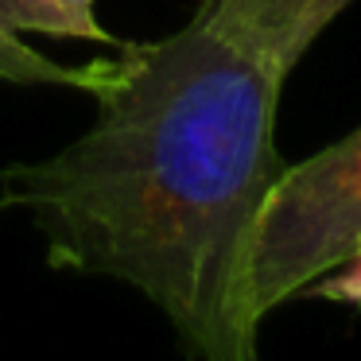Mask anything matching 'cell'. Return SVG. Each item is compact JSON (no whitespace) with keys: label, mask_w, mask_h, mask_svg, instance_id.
I'll use <instances>...</instances> for the list:
<instances>
[{"label":"cell","mask_w":361,"mask_h":361,"mask_svg":"<svg viewBox=\"0 0 361 361\" xmlns=\"http://www.w3.org/2000/svg\"><path fill=\"white\" fill-rule=\"evenodd\" d=\"M280 82L195 16L128 43L74 144L0 171V210L47 241L51 268L109 276L164 311L187 353L260 361L249 295L257 218L283 171Z\"/></svg>","instance_id":"1"},{"label":"cell","mask_w":361,"mask_h":361,"mask_svg":"<svg viewBox=\"0 0 361 361\" xmlns=\"http://www.w3.org/2000/svg\"><path fill=\"white\" fill-rule=\"evenodd\" d=\"M361 237V128L276 175L257 218L249 260L252 314L342 264Z\"/></svg>","instance_id":"2"},{"label":"cell","mask_w":361,"mask_h":361,"mask_svg":"<svg viewBox=\"0 0 361 361\" xmlns=\"http://www.w3.org/2000/svg\"><path fill=\"white\" fill-rule=\"evenodd\" d=\"M350 4L353 0H206L198 16L283 86L311 43Z\"/></svg>","instance_id":"3"},{"label":"cell","mask_w":361,"mask_h":361,"mask_svg":"<svg viewBox=\"0 0 361 361\" xmlns=\"http://www.w3.org/2000/svg\"><path fill=\"white\" fill-rule=\"evenodd\" d=\"M0 27L12 35L43 32L59 39H86L105 47H128L97 20V0H0Z\"/></svg>","instance_id":"4"},{"label":"cell","mask_w":361,"mask_h":361,"mask_svg":"<svg viewBox=\"0 0 361 361\" xmlns=\"http://www.w3.org/2000/svg\"><path fill=\"white\" fill-rule=\"evenodd\" d=\"M113 74V59L102 63H86V66H63L55 59H47L43 51L27 47L24 39H16L12 32L0 27V82H20V86H71V90H97L109 82Z\"/></svg>","instance_id":"5"},{"label":"cell","mask_w":361,"mask_h":361,"mask_svg":"<svg viewBox=\"0 0 361 361\" xmlns=\"http://www.w3.org/2000/svg\"><path fill=\"white\" fill-rule=\"evenodd\" d=\"M299 295H314V299H330V303H350L361 307V237L350 249V257L342 264H334L330 272H322L319 280H311Z\"/></svg>","instance_id":"6"}]
</instances>
